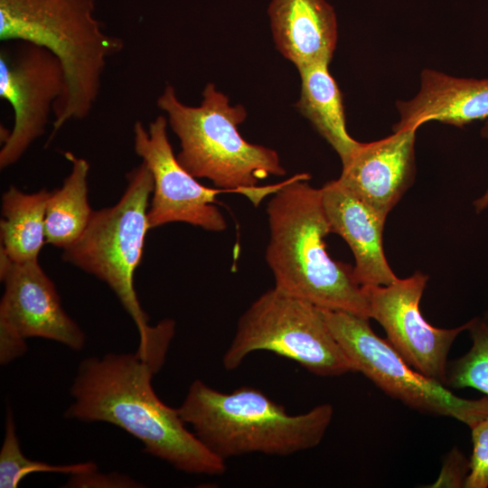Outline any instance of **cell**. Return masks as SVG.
<instances>
[{
    "mask_svg": "<svg viewBox=\"0 0 488 488\" xmlns=\"http://www.w3.org/2000/svg\"><path fill=\"white\" fill-rule=\"evenodd\" d=\"M175 324L164 319L153 326L134 353L89 357L79 365L70 388V419L106 422L137 438L144 450L178 471L222 474L225 461L212 454L186 427L178 408L155 394L152 378L164 365Z\"/></svg>",
    "mask_w": 488,
    "mask_h": 488,
    "instance_id": "obj_1",
    "label": "cell"
},
{
    "mask_svg": "<svg viewBox=\"0 0 488 488\" xmlns=\"http://www.w3.org/2000/svg\"><path fill=\"white\" fill-rule=\"evenodd\" d=\"M308 174L289 179L267 206L269 239L265 259L275 288L321 309L371 318L368 300L353 267L333 260L325 237L332 233L321 189L311 186Z\"/></svg>",
    "mask_w": 488,
    "mask_h": 488,
    "instance_id": "obj_2",
    "label": "cell"
},
{
    "mask_svg": "<svg viewBox=\"0 0 488 488\" xmlns=\"http://www.w3.org/2000/svg\"><path fill=\"white\" fill-rule=\"evenodd\" d=\"M97 0H0V40L28 42L61 62L64 90L53 107L49 141L68 122L87 117L99 98L108 61L124 49L95 16Z\"/></svg>",
    "mask_w": 488,
    "mask_h": 488,
    "instance_id": "obj_3",
    "label": "cell"
},
{
    "mask_svg": "<svg viewBox=\"0 0 488 488\" xmlns=\"http://www.w3.org/2000/svg\"><path fill=\"white\" fill-rule=\"evenodd\" d=\"M178 411L200 441L225 462L249 454L288 456L314 448L333 417L329 403L290 415L258 389L225 393L201 380L191 383Z\"/></svg>",
    "mask_w": 488,
    "mask_h": 488,
    "instance_id": "obj_4",
    "label": "cell"
},
{
    "mask_svg": "<svg viewBox=\"0 0 488 488\" xmlns=\"http://www.w3.org/2000/svg\"><path fill=\"white\" fill-rule=\"evenodd\" d=\"M156 104L180 140L179 164L193 177L207 178L217 188L241 193L255 206L286 183V180L257 186L269 175H285L286 170L274 149L241 136L238 127L247 111L241 104L232 106L215 84L205 85L199 106L183 103L172 85L164 89Z\"/></svg>",
    "mask_w": 488,
    "mask_h": 488,
    "instance_id": "obj_5",
    "label": "cell"
},
{
    "mask_svg": "<svg viewBox=\"0 0 488 488\" xmlns=\"http://www.w3.org/2000/svg\"><path fill=\"white\" fill-rule=\"evenodd\" d=\"M153 176L142 162L127 174V186L113 206L93 211L82 234L63 249L62 259L106 283L136 324L139 341L151 325L134 285L144 250Z\"/></svg>",
    "mask_w": 488,
    "mask_h": 488,
    "instance_id": "obj_6",
    "label": "cell"
},
{
    "mask_svg": "<svg viewBox=\"0 0 488 488\" xmlns=\"http://www.w3.org/2000/svg\"><path fill=\"white\" fill-rule=\"evenodd\" d=\"M257 351L288 358L320 377L354 371L321 308L275 287L260 295L239 318L222 365L236 370Z\"/></svg>",
    "mask_w": 488,
    "mask_h": 488,
    "instance_id": "obj_7",
    "label": "cell"
},
{
    "mask_svg": "<svg viewBox=\"0 0 488 488\" xmlns=\"http://www.w3.org/2000/svg\"><path fill=\"white\" fill-rule=\"evenodd\" d=\"M351 363L389 396L423 413L450 417L470 428L488 417V396L467 399L412 368L393 346L371 329L369 319L321 309Z\"/></svg>",
    "mask_w": 488,
    "mask_h": 488,
    "instance_id": "obj_8",
    "label": "cell"
},
{
    "mask_svg": "<svg viewBox=\"0 0 488 488\" xmlns=\"http://www.w3.org/2000/svg\"><path fill=\"white\" fill-rule=\"evenodd\" d=\"M0 363L27 351L26 339L40 337L72 350L85 345V333L64 311L55 285L37 260L14 262L0 251Z\"/></svg>",
    "mask_w": 488,
    "mask_h": 488,
    "instance_id": "obj_9",
    "label": "cell"
},
{
    "mask_svg": "<svg viewBox=\"0 0 488 488\" xmlns=\"http://www.w3.org/2000/svg\"><path fill=\"white\" fill-rule=\"evenodd\" d=\"M11 43L0 51V97L14 112L0 150L1 169L14 164L44 134L65 86L61 64L51 52L28 42Z\"/></svg>",
    "mask_w": 488,
    "mask_h": 488,
    "instance_id": "obj_10",
    "label": "cell"
},
{
    "mask_svg": "<svg viewBox=\"0 0 488 488\" xmlns=\"http://www.w3.org/2000/svg\"><path fill=\"white\" fill-rule=\"evenodd\" d=\"M167 118L158 116L145 127L134 125V150L149 169L154 190L148 208L150 229L184 222L220 232L227 222L215 206L217 195L232 190L209 188L197 182L178 162L167 136Z\"/></svg>",
    "mask_w": 488,
    "mask_h": 488,
    "instance_id": "obj_11",
    "label": "cell"
},
{
    "mask_svg": "<svg viewBox=\"0 0 488 488\" xmlns=\"http://www.w3.org/2000/svg\"><path fill=\"white\" fill-rule=\"evenodd\" d=\"M428 277L422 272L386 286H361L371 318L384 329L389 343L416 371L446 386L447 356L471 321L452 329L436 328L423 317L419 304Z\"/></svg>",
    "mask_w": 488,
    "mask_h": 488,
    "instance_id": "obj_12",
    "label": "cell"
},
{
    "mask_svg": "<svg viewBox=\"0 0 488 488\" xmlns=\"http://www.w3.org/2000/svg\"><path fill=\"white\" fill-rule=\"evenodd\" d=\"M418 129H393L382 139L361 142L337 179L384 219L413 183Z\"/></svg>",
    "mask_w": 488,
    "mask_h": 488,
    "instance_id": "obj_13",
    "label": "cell"
},
{
    "mask_svg": "<svg viewBox=\"0 0 488 488\" xmlns=\"http://www.w3.org/2000/svg\"><path fill=\"white\" fill-rule=\"evenodd\" d=\"M320 189L332 233L341 236L354 256L353 274L360 286L395 282L399 277L390 268L383 249L386 219L338 180L330 181Z\"/></svg>",
    "mask_w": 488,
    "mask_h": 488,
    "instance_id": "obj_14",
    "label": "cell"
},
{
    "mask_svg": "<svg viewBox=\"0 0 488 488\" xmlns=\"http://www.w3.org/2000/svg\"><path fill=\"white\" fill-rule=\"evenodd\" d=\"M399 121L393 129L418 128L429 121L463 127L488 119V78H459L424 69L420 87L409 100H399Z\"/></svg>",
    "mask_w": 488,
    "mask_h": 488,
    "instance_id": "obj_15",
    "label": "cell"
},
{
    "mask_svg": "<svg viewBox=\"0 0 488 488\" xmlns=\"http://www.w3.org/2000/svg\"><path fill=\"white\" fill-rule=\"evenodd\" d=\"M268 15L277 49L297 70L330 64L338 26L334 10L325 0H271Z\"/></svg>",
    "mask_w": 488,
    "mask_h": 488,
    "instance_id": "obj_16",
    "label": "cell"
},
{
    "mask_svg": "<svg viewBox=\"0 0 488 488\" xmlns=\"http://www.w3.org/2000/svg\"><path fill=\"white\" fill-rule=\"evenodd\" d=\"M329 64L316 63L298 69L300 97L296 107L345 164L361 142L347 131L341 90L329 71Z\"/></svg>",
    "mask_w": 488,
    "mask_h": 488,
    "instance_id": "obj_17",
    "label": "cell"
},
{
    "mask_svg": "<svg viewBox=\"0 0 488 488\" xmlns=\"http://www.w3.org/2000/svg\"><path fill=\"white\" fill-rule=\"evenodd\" d=\"M50 192L27 193L11 185L2 195L1 249L9 259L37 260L46 242L45 210Z\"/></svg>",
    "mask_w": 488,
    "mask_h": 488,
    "instance_id": "obj_18",
    "label": "cell"
},
{
    "mask_svg": "<svg viewBox=\"0 0 488 488\" xmlns=\"http://www.w3.org/2000/svg\"><path fill=\"white\" fill-rule=\"evenodd\" d=\"M71 170L62 186L50 192L45 210L46 243L64 249L84 231L92 216L88 201L89 163L67 152Z\"/></svg>",
    "mask_w": 488,
    "mask_h": 488,
    "instance_id": "obj_19",
    "label": "cell"
},
{
    "mask_svg": "<svg viewBox=\"0 0 488 488\" xmlns=\"http://www.w3.org/2000/svg\"><path fill=\"white\" fill-rule=\"evenodd\" d=\"M97 468V465L93 462L54 465L28 459L20 446L13 412L8 410L0 451V488H16L24 477L33 473H57L70 475L88 473Z\"/></svg>",
    "mask_w": 488,
    "mask_h": 488,
    "instance_id": "obj_20",
    "label": "cell"
},
{
    "mask_svg": "<svg viewBox=\"0 0 488 488\" xmlns=\"http://www.w3.org/2000/svg\"><path fill=\"white\" fill-rule=\"evenodd\" d=\"M468 331L473 345L447 366L446 386L473 388L488 396V323L474 318Z\"/></svg>",
    "mask_w": 488,
    "mask_h": 488,
    "instance_id": "obj_21",
    "label": "cell"
},
{
    "mask_svg": "<svg viewBox=\"0 0 488 488\" xmlns=\"http://www.w3.org/2000/svg\"><path fill=\"white\" fill-rule=\"evenodd\" d=\"M473 453L465 488L488 487V417L472 428Z\"/></svg>",
    "mask_w": 488,
    "mask_h": 488,
    "instance_id": "obj_22",
    "label": "cell"
},
{
    "mask_svg": "<svg viewBox=\"0 0 488 488\" xmlns=\"http://www.w3.org/2000/svg\"><path fill=\"white\" fill-rule=\"evenodd\" d=\"M142 485L119 473L101 474L98 470L70 475L65 487L76 488H136Z\"/></svg>",
    "mask_w": 488,
    "mask_h": 488,
    "instance_id": "obj_23",
    "label": "cell"
},
{
    "mask_svg": "<svg viewBox=\"0 0 488 488\" xmlns=\"http://www.w3.org/2000/svg\"><path fill=\"white\" fill-rule=\"evenodd\" d=\"M469 474V461L455 447L447 455L438 478L429 487H465Z\"/></svg>",
    "mask_w": 488,
    "mask_h": 488,
    "instance_id": "obj_24",
    "label": "cell"
},
{
    "mask_svg": "<svg viewBox=\"0 0 488 488\" xmlns=\"http://www.w3.org/2000/svg\"><path fill=\"white\" fill-rule=\"evenodd\" d=\"M481 134L483 137L488 139V119L485 120ZM474 205L476 212H481L488 208V188L480 198L474 202Z\"/></svg>",
    "mask_w": 488,
    "mask_h": 488,
    "instance_id": "obj_25",
    "label": "cell"
},
{
    "mask_svg": "<svg viewBox=\"0 0 488 488\" xmlns=\"http://www.w3.org/2000/svg\"><path fill=\"white\" fill-rule=\"evenodd\" d=\"M484 320L488 323V313H487L486 318Z\"/></svg>",
    "mask_w": 488,
    "mask_h": 488,
    "instance_id": "obj_26",
    "label": "cell"
}]
</instances>
